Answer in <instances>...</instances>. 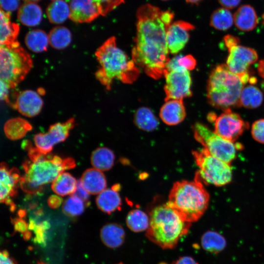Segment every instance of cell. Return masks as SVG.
<instances>
[{
	"instance_id": "cell-1",
	"label": "cell",
	"mask_w": 264,
	"mask_h": 264,
	"mask_svg": "<svg viewBox=\"0 0 264 264\" xmlns=\"http://www.w3.org/2000/svg\"><path fill=\"white\" fill-rule=\"evenodd\" d=\"M136 35L132 59L149 76L158 79L163 76L170 53L166 33L174 14L147 3L137 10Z\"/></svg>"
},
{
	"instance_id": "cell-2",
	"label": "cell",
	"mask_w": 264,
	"mask_h": 264,
	"mask_svg": "<svg viewBox=\"0 0 264 264\" xmlns=\"http://www.w3.org/2000/svg\"><path fill=\"white\" fill-rule=\"evenodd\" d=\"M95 54L99 64L95 75L106 89L111 88L114 79L132 84L139 76L138 66L117 45L114 37L108 39L97 48Z\"/></svg>"
},
{
	"instance_id": "cell-3",
	"label": "cell",
	"mask_w": 264,
	"mask_h": 264,
	"mask_svg": "<svg viewBox=\"0 0 264 264\" xmlns=\"http://www.w3.org/2000/svg\"><path fill=\"white\" fill-rule=\"evenodd\" d=\"M150 223L146 236L163 249H172L186 234L191 223L185 220L167 202L154 207L150 214Z\"/></svg>"
},
{
	"instance_id": "cell-4",
	"label": "cell",
	"mask_w": 264,
	"mask_h": 264,
	"mask_svg": "<svg viewBox=\"0 0 264 264\" xmlns=\"http://www.w3.org/2000/svg\"><path fill=\"white\" fill-rule=\"evenodd\" d=\"M209 195L202 182L181 180L175 182L167 202L186 221H197L208 206Z\"/></svg>"
},
{
	"instance_id": "cell-5",
	"label": "cell",
	"mask_w": 264,
	"mask_h": 264,
	"mask_svg": "<svg viewBox=\"0 0 264 264\" xmlns=\"http://www.w3.org/2000/svg\"><path fill=\"white\" fill-rule=\"evenodd\" d=\"M75 166L72 158L62 159L50 153L44 154L34 161L27 160L23 163L25 174L21 177L20 184L25 192L36 194L42 190L44 185L53 182L65 170Z\"/></svg>"
},
{
	"instance_id": "cell-6",
	"label": "cell",
	"mask_w": 264,
	"mask_h": 264,
	"mask_svg": "<svg viewBox=\"0 0 264 264\" xmlns=\"http://www.w3.org/2000/svg\"><path fill=\"white\" fill-rule=\"evenodd\" d=\"M244 86L226 65H219L212 70L208 80V101L212 106L223 111L240 107V96Z\"/></svg>"
},
{
	"instance_id": "cell-7",
	"label": "cell",
	"mask_w": 264,
	"mask_h": 264,
	"mask_svg": "<svg viewBox=\"0 0 264 264\" xmlns=\"http://www.w3.org/2000/svg\"><path fill=\"white\" fill-rule=\"evenodd\" d=\"M32 66L31 56L19 42L9 45H0V80L10 88H15L24 80Z\"/></svg>"
},
{
	"instance_id": "cell-8",
	"label": "cell",
	"mask_w": 264,
	"mask_h": 264,
	"mask_svg": "<svg viewBox=\"0 0 264 264\" xmlns=\"http://www.w3.org/2000/svg\"><path fill=\"white\" fill-rule=\"evenodd\" d=\"M192 154L199 168L196 179L217 186L225 185L231 181L230 164L213 156L204 148L194 151Z\"/></svg>"
},
{
	"instance_id": "cell-9",
	"label": "cell",
	"mask_w": 264,
	"mask_h": 264,
	"mask_svg": "<svg viewBox=\"0 0 264 264\" xmlns=\"http://www.w3.org/2000/svg\"><path fill=\"white\" fill-rule=\"evenodd\" d=\"M194 136L211 155L228 164L236 158L242 145L228 140L212 131L206 125L196 123L193 126Z\"/></svg>"
},
{
	"instance_id": "cell-10",
	"label": "cell",
	"mask_w": 264,
	"mask_h": 264,
	"mask_svg": "<svg viewBox=\"0 0 264 264\" xmlns=\"http://www.w3.org/2000/svg\"><path fill=\"white\" fill-rule=\"evenodd\" d=\"M228 51L226 66L229 69L239 76L244 84L250 82L251 77H250L248 69L251 65L257 61L256 51L239 44L229 48Z\"/></svg>"
},
{
	"instance_id": "cell-11",
	"label": "cell",
	"mask_w": 264,
	"mask_h": 264,
	"mask_svg": "<svg viewBox=\"0 0 264 264\" xmlns=\"http://www.w3.org/2000/svg\"><path fill=\"white\" fill-rule=\"evenodd\" d=\"M165 101L169 99L182 100L192 95V79L189 70L176 68L165 71Z\"/></svg>"
},
{
	"instance_id": "cell-12",
	"label": "cell",
	"mask_w": 264,
	"mask_h": 264,
	"mask_svg": "<svg viewBox=\"0 0 264 264\" xmlns=\"http://www.w3.org/2000/svg\"><path fill=\"white\" fill-rule=\"evenodd\" d=\"M212 122L214 131L217 134L233 142H235L248 128V124L231 109L224 110L219 116H216Z\"/></svg>"
},
{
	"instance_id": "cell-13",
	"label": "cell",
	"mask_w": 264,
	"mask_h": 264,
	"mask_svg": "<svg viewBox=\"0 0 264 264\" xmlns=\"http://www.w3.org/2000/svg\"><path fill=\"white\" fill-rule=\"evenodd\" d=\"M75 119L70 118L63 123L51 125L47 132L40 133L34 137L36 148L44 154L52 151L56 144L65 141L69 135V131L74 127Z\"/></svg>"
},
{
	"instance_id": "cell-14",
	"label": "cell",
	"mask_w": 264,
	"mask_h": 264,
	"mask_svg": "<svg viewBox=\"0 0 264 264\" xmlns=\"http://www.w3.org/2000/svg\"><path fill=\"white\" fill-rule=\"evenodd\" d=\"M195 26L189 22L178 21L172 22L166 33V41L170 53L175 54L180 52L188 43L191 30Z\"/></svg>"
},
{
	"instance_id": "cell-15",
	"label": "cell",
	"mask_w": 264,
	"mask_h": 264,
	"mask_svg": "<svg viewBox=\"0 0 264 264\" xmlns=\"http://www.w3.org/2000/svg\"><path fill=\"white\" fill-rule=\"evenodd\" d=\"M43 101L36 91L27 89L16 96L13 107L24 116L32 117L38 115L43 106Z\"/></svg>"
},
{
	"instance_id": "cell-16",
	"label": "cell",
	"mask_w": 264,
	"mask_h": 264,
	"mask_svg": "<svg viewBox=\"0 0 264 264\" xmlns=\"http://www.w3.org/2000/svg\"><path fill=\"white\" fill-rule=\"evenodd\" d=\"M69 19L76 23L90 22L100 14L93 0H70Z\"/></svg>"
},
{
	"instance_id": "cell-17",
	"label": "cell",
	"mask_w": 264,
	"mask_h": 264,
	"mask_svg": "<svg viewBox=\"0 0 264 264\" xmlns=\"http://www.w3.org/2000/svg\"><path fill=\"white\" fill-rule=\"evenodd\" d=\"M21 177L19 171L13 167L9 169L5 162L0 164V200L6 203L17 194V184Z\"/></svg>"
},
{
	"instance_id": "cell-18",
	"label": "cell",
	"mask_w": 264,
	"mask_h": 264,
	"mask_svg": "<svg viewBox=\"0 0 264 264\" xmlns=\"http://www.w3.org/2000/svg\"><path fill=\"white\" fill-rule=\"evenodd\" d=\"M159 116L162 121L169 126L181 123L186 116V110L182 100H165L161 107Z\"/></svg>"
},
{
	"instance_id": "cell-19",
	"label": "cell",
	"mask_w": 264,
	"mask_h": 264,
	"mask_svg": "<svg viewBox=\"0 0 264 264\" xmlns=\"http://www.w3.org/2000/svg\"><path fill=\"white\" fill-rule=\"evenodd\" d=\"M235 25L240 30L250 31L257 25L258 19L256 10L251 5L240 6L233 15Z\"/></svg>"
},
{
	"instance_id": "cell-20",
	"label": "cell",
	"mask_w": 264,
	"mask_h": 264,
	"mask_svg": "<svg viewBox=\"0 0 264 264\" xmlns=\"http://www.w3.org/2000/svg\"><path fill=\"white\" fill-rule=\"evenodd\" d=\"M80 180L89 194H99L107 186V180L104 174L95 168L87 169L83 173Z\"/></svg>"
},
{
	"instance_id": "cell-21",
	"label": "cell",
	"mask_w": 264,
	"mask_h": 264,
	"mask_svg": "<svg viewBox=\"0 0 264 264\" xmlns=\"http://www.w3.org/2000/svg\"><path fill=\"white\" fill-rule=\"evenodd\" d=\"M100 236L102 242L106 246L110 248H116L124 243L125 232L121 225L109 223L102 227Z\"/></svg>"
},
{
	"instance_id": "cell-22",
	"label": "cell",
	"mask_w": 264,
	"mask_h": 264,
	"mask_svg": "<svg viewBox=\"0 0 264 264\" xmlns=\"http://www.w3.org/2000/svg\"><path fill=\"white\" fill-rule=\"evenodd\" d=\"M96 203L101 211L108 214L120 209L122 200L118 190L114 187L111 189H105L98 194Z\"/></svg>"
},
{
	"instance_id": "cell-23",
	"label": "cell",
	"mask_w": 264,
	"mask_h": 264,
	"mask_svg": "<svg viewBox=\"0 0 264 264\" xmlns=\"http://www.w3.org/2000/svg\"><path fill=\"white\" fill-rule=\"evenodd\" d=\"M19 31V24L10 22V13L0 9V45H9L18 42Z\"/></svg>"
},
{
	"instance_id": "cell-24",
	"label": "cell",
	"mask_w": 264,
	"mask_h": 264,
	"mask_svg": "<svg viewBox=\"0 0 264 264\" xmlns=\"http://www.w3.org/2000/svg\"><path fill=\"white\" fill-rule=\"evenodd\" d=\"M42 15V10L38 4L35 2H25L19 8L17 17L22 24L31 27L41 22Z\"/></svg>"
},
{
	"instance_id": "cell-25",
	"label": "cell",
	"mask_w": 264,
	"mask_h": 264,
	"mask_svg": "<svg viewBox=\"0 0 264 264\" xmlns=\"http://www.w3.org/2000/svg\"><path fill=\"white\" fill-rule=\"evenodd\" d=\"M115 155L113 152L107 147H99L91 154L90 162L94 168L101 171L110 170L113 166Z\"/></svg>"
},
{
	"instance_id": "cell-26",
	"label": "cell",
	"mask_w": 264,
	"mask_h": 264,
	"mask_svg": "<svg viewBox=\"0 0 264 264\" xmlns=\"http://www.w3.org/2000/svg\"><path fill=\"white\" fill-rule=\"evenodd\" d=\"M134 123L139 129L152 132L156 129L159 121L152 110L147 107L138 108L134 114Z\"/></svg>"
},
{
	"instance_id": "cell-27",
	"label": "cell",
	"mask_w": 264,
	"mask_h": 264,
	"mask_svg": "<svg viewBox=\"0 0 264 264\" xmlns=\"http://www.w3.org/2000/svg\"><path fill=\"white\" fill-rule=\"evenodd\" d=\"M32 128L31 125L27 121L16 117L9 119L5 123L4 132L9 139L18 140L24 136Z\"/></svg>"
},
{
	"instance_id": "cell-28",
	"label": "cell",
	"mask_w": 264,
	"mask_h": 264,
	"mask_svg": "<svg viewBox=\"0 0 264 264\" xmlns=\"http://www.w3.org/2000/svg\"><path fill=\"white\" fill-rule=\"evenodd\" d=\"M24 42L27 47L35 53L46 51L49 44L48 35L44 31L38 29L28 32Z\"/></svg>"
},
{
	"instance_id": "cell-29",
	"label": "cell",
	"mask_w": 264,
	"mask_h": 264,
	"mask_svg": "<svg viewBox=\"0 0 264 264\" xmlns=\"http://www.w3.org/2000/svg\"><path fill=\"white\" fill-rule=\"evenodd\" d=\"M77 182L71 174L63 172L52 182L51 189L61 196L72 195L76 190Z\"/></svg>"
},
{
	"instance_id": "cell-30",
	"label": "cell",
	"mask_w": 264,
	"mask_h": 264,
	"mask_svg": "<svg viewBox=\"0 0 264 264\" xmlns=\"http://www.w3.org/2000/svg\"><path fill=\"white\" fill-rule=\"evenodd\" d=\"M46 15L49 22L54 24L64 22L70 15V7L63 0L51 2L46 8Z\"/></svg>"
},
{
	"instance_id": "cell-31",
	"label": "cell",
	"mask_w": 264,
	"mask_h": 264,
	"mask_svg": "<svg viewBox=\"0 0 264 264\" xmlns=\"http://www.w3.org/2000/svg\"><path fill=\"white\" fill-rule=\"evenodd\" d=\"M202 248L208 252L217 254L222 251L226 246V240L220 233L208 231L201 238Z\"/></svg>"
},
{
	"instance_id": "cell-32",
	"label": "cell",
	"mask_w": 264,
	"mask_h": 264,
	"mask_svg": "<svg viewBox=\"0 0 264 264\" xmlns=\"http://www.w3.org/2000/svg\"><path fill=\"white\" fill-rule=\"evenodd\" d=\"M48 35L49 44L56 49L66 48L71 42V33L65 26H57L53 27Z\"/></svg>"
},
{
	"instance_id": "cell-33",
	"label": "cell",
	"mask_w": 264,
	"mask_h": 264,
	"mask_svg": "<svg viewBox=\"0 0 264 264\" xmlns=\"http://www.w3.org/2000/svg\"><path fill=\"white\" fill-rule=\"evenodd\" d=\"M128 227L134 232L147 230L150 223V217L143 211L135 209L129 212L126 219Z\"/></svg>"
},
{
	"instance_id": "cell-34",
	"label": "cell",
	"mask_w": 264,
	"mask_h": 264,
	"mask_svg": "<svg viewBox=\"0 0 264 264\" xmlns=\"http://www.w3.org/2000/svg\"><path fill=\"white\" fill-rule=\"evenodd\" d=\"M234 22L233 15L229 9L220 7L215 10L210 19V25L216 29L226 30Z\"/></svg>"
},
{
	"instance_id": "cell-35",
	"label": "cell",
	"mask_w": 264,
	"mask_h": 264,
	"mask_svg": "<svg viewBox=\"0 0 264 264\" xmlns=\"http://www.w3.org/2000/svg\"><path fill=\"white\" fill-rule=\"evenodd\" d=\"M263 100L262 91L256 87L248 85L244 87L240 96L241 106L254 109L258 107Z\"/></svg>"
},
{
	"instance_id": "cell-36",
	"label": "cell",
	"mask_w": 264,
	"mask_h": 264,
	"mask_svg": "<svg viewBox=\"0 0 264 264\" xmlns=\"http://www.w3.org/2000/svg\"><path fill=\"white\" fill-rule=\"evenodd\" d=\"M86 205L82 200L71 195L63 202V212L68 217H76L83 213Z\"/></svg>"
},
{
	"instance_id": "cell-37",
	"label": "cell",
	"mask_w": 264,
	"mask_h": 264,
	"mask_svg": "<svg viewBox=\"0 0 264 264\" xmlns=\"http://www.w3.org/2000/svg\"><path fill=\"white\" fill-rule=\"evenodd\" d=\"M196 66V60L192 55H180L171 59H170L167 64L165 71L176 68H183L191 70L194 69Z\"/></svg>"
},
{
	"instance_id": "cell-38",
	"label": "cell",
	"mask_w": 264,
	"mask_h": 264,
	"mask_svg": "<svg viewBox=\"0 0 264 264\" xmlns=\"http://www.w3.org/2000/svg\"><path fill=\"white\" fill-rule=\"evenodd\" d=\"M93 1L99 9L100 15L104 16L124 2V0H93Z\"/></svg>"
},
{
	"instance_id": "cell-39",
	"label": "cell",
	"mask_w": 264,
	"mask_h": 264,
	"mask_svg": "<svg viewBox=\"0 0 264 264\" xmlns=\"http://www.w3.org/2000/svg\"><path fill=\"white\" fill-rule=\"evenodd\" d=\"M251 134L257 142L264 143V119L255 121L252 125Z\"/></svg>"
},
{
	"instance_id": "cell-40",
	"label": "cell",
	"mask_w": 264,
	"mask_h": 264,
	"mask_svg": "<svg viewBox=\"0 0 264 264\" xmlns=\"http://www.w3.org/2000/svg\"><path fill=\"white\" fill-rule=\"evenodd\" d=\"M16 231L23 234L24 238L28 239L30 237V232L28 231V225L26 222L22 218H15L12 220Z\"/></svg>"
},
{
	"instance_id": "cell-41",
	"label": "cell",
	"mask_w": 264,
	"mask_h": 264,
	"mask_svg": "<svg viewBox=\"0 0 264 264\" xmlns=\"http://www.w3.org/2000/svg\"><path fill=\"white\" fill-rule=\"evenodd\" d=\"M1 10L5 12L14 11L18 9L20 3V0H0Z\"/></svg>"
},
{
	"instance_id": "cell-42",
	"label": "cell",
	"mask_w": 264,
	"mask_h": 264,
	"mask_svg": "<svg viewBox=\"0 0 264 264\" xmlns=\"http://www.w3.org/2000/svg\"><path fill=\"white\" fill-rule=\"evenodd\" d=\"M89 194L83 186L80 179L78 180L76 190L72 195L78 197L85 202H88L89 198Z\"/></svg>"
},
{
	"instance_id": "cell-43",
	"label": "cell",
	"mask_w": 264,
	"mask_h": 264,
	"mask_svg": "<svg viewBox=\"0 0 264 264\" xmlns=\"http://www.w3.org/2000/svg\"><path fill=\"white\" fill-rule=\"evenodd\" d=\"M9 87L3 81L0 80V99L6 103L10 102L9 99Z\"/></svg>"
},
{
	"instance_id": "cell-44",
	"label": "cell",
	"mask_w": 264,
	"mask_h": 264,
	"mask_svg": "<svg viewBox=\"0 0 264 264\" xmlns=\"http://www.w3.org/2000/svg\"><path fill=\"white\" fill-rule=\"evenodd\" d=\"M47 204L52 209L58 208L63 202V199L56 195H52L47 199Z\"/></svg>"
},
{
	"instance_id": "cell-45",
	"label": "cell",
	"mask_w": 264,
	"mask_h": 264,
	"mask_svg": "<svg viewBox=\"0 0 264 264\" xmlns=\"http://www.w3.org/2000/svg\"><path fill=\"white\" fill-rule=\"evenodd\" d=\"M242 0H218L222 7L230 9L237 7Z\"/></svg>"
},
{
	"instance_id": "cell-46",
	"label": "cell",
	"mask_w": 264,
	"mask_h": 264,
	"mask_svg": "<svg viewBox=\"0 0 264 264\" xmlns=\"http://www.w3.org/2000/svg\"><path fill=\"white\" fill-rule=\"evenodd\" d=\"M0 264H17L6 250H3L0 252Z\"/></svg>"
},
{
	"instance_id": "cell-47",
	"label": "cell",
	"mask_w": 264,
	"mask_h": 264,
	"mask_svg": "<svg viewBox=\"0 0 264 264\" xmlns=\"http://www.w3.org/2000/svg\"><path fill=\"white\" fill-rule=\"evenodd\" d=\"M225 44L228 49L231 46L239 44V39L231 35H227L224 37Z\"/></svg>"
},
{
	"instance_id": "cell-48",
	"label": "cell",
	"mask_w": 264,
	"mask_h": 264,
	"mask_svg": "<svg viewBox=\"0 0 264 264\" xmlns=\"http://www.w3.org/2000/svg\"><path fill=\"white\" fill-rule=\"evenodd\" d=\"M175 264H198L193 258L183 256L179 258Z\"/></svg>"
},
{
	"instance_id": "cell-49",
	"label": "cell",
	"mask_w": 264,
	"mask_h": 264,
	"mask_svg": "<svg viewBox=\"0 0 264 264\" xmlns=\"http://www.w3.org/2000/svg\"><path fill=\"white\" fill-rule=\"evenodd\" d=\"M258 70L259 75L264 78V59L261 60L259 62Z\"/></svg>"
},
{
	"instance_id": "cell-50",
	"label": "cell",
	"mask_w": 264,
	"mask_h": 264,
	"mask_svg": "<svg viewBox=\"0 0 264 264\" xmlns=\"http://www.w3.org/2000/svg\"><path fill=\"white\" fill-rule=\"evenodd\" d=\"M22 147L23 149L28 151L31 147V142L29 140H24L22 144Z\"/></svg>"
},
{
	"instance_id": "cell-51",
	"label": "cell",
	"mask_w": 264,
	"mask_h": 264,
	"mask_svg": "<svg viewBox=\"0 0 264 264\" xmlns=\"http://www.w3.org/2000/svg\"><path fill=\"white\" fill-rule=\"evenodd\" d=\"M187 2L191 3V4H198L202 0H185Z\"/></svg>"
},
{
	"instance_id": "cell-52",
	"label": "cell",
	"mask_w": 264,
	"mask_h": 264,
	"mask_svg": "<svg viewBox=\"0 0 264 264\" xmlns=\"http://www.w3.org/2000/svg\"><path fill=\"white\" fill-rule=\"evenodd\" d=\"M24 1H26V2H35L39 1L41 0H23Z\"/></svg>"
},
{
	"instance_id": "cell-53",
	"label": "cell",
	"mask_w": 264,
	"mask_h": 264,
	"mask_svg": "<svg viewBox=\"0 0 264 264\" xmlns=\"http://www.w3.org/2000/svg\"><path fill=\"white\" fill-rule=\"evenodd\" d=\"M36 264H46V263H44V262H43L42 261H38Z\"/></svg>"
},
{
	"instance_id": "cell-54",
	"label": "cell",
	"mask_w": 264,
	"mask_h": 264,
	"mask_svg": "<svg viewBox=\"0 0 264 264\" xmlns=\"http://www.w3.org/2000/svg\"><path fill=\"white\" fill-rule=\"evenodd\" d=\"M263 88L264 89V83L263 84Z\"/></svg>"
},
{
	"instance_id": "cell-55",
	"label": "cell",
	"mask_w": 264,
	"mask_h": 264,
	"mask_svg": "<svg viewBox=\"0 0 264 264\" xmlns=\"http://www.w3.org/2000/svg\"><path fill=\"white\" fill-rule=\"evenodd\" d=\"M54 0V1H55V0Z\"/></svg>"
},
{
	"instance_id": "cell-56",
	"label": "cell",
	"mask_w": 264,
	"mask_h": 264,
	"mask_svg": "<svg viewBox=\"0 0 264 264\" xmlns=\"http://www.w3.org/2000/svg\"><path fill=\"white\" fill-rule=\"evenodd\" d=\"M121 264V263H120V264Z\"/></svg>"
},
{
	"instance_id": "cell-57",
	"label": "cell",
	"mask_w": 264,
	"mask_h": 264,
	"mask_svg": "<svg viewBox=\"0 0 264 264\" xmlns=\"http://www.w3.org/2000/svg\"></svg>"
}]
</instances>
